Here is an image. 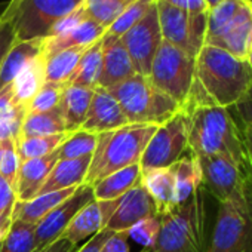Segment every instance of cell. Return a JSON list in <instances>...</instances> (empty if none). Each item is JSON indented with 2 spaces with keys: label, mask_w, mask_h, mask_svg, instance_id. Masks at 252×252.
Listing matches in <instances>:
<instances>
[{
  "label": "cell",
  "mask_w": 252,
  "mask_h": 252,
  "mask_svg": "<svg viewBox=\"0 0 252 252\" xmlns=\"http://www.w3.org/2000/svg\"><path fill=\"white\" fill-rule=\"evenodd\" d=\"M86 18H88V15H86L83 6H82V3H80L73 12H70L68 15L63 17L61 20H58V21L51 27V30H49V33H48L46 37H60V36H64V34L70 33L73 29H76V27H77L80 23H83Z\"/></svg>",
  "instance_id": "cell-43"
},
{
  "label": "cell",
  "mask_w": 252,
  "mask_h": 252,
  "mask_svg": "<svg viewBox=\"0 0 252 252\" xmlns=\"http://www.w3.org/2000/svg\"><path fill=\"white\" fill-rule=\"evenodd\" d=\"M45 37L32 40H14L0 65V89L11 85L20 71L34 58L43 54Z\"/></svg>",
  "instance_id": "cell-19"
},
{
  "label": "cell",
  "mask_w": 252,
  "mask_h": 252,
  "mask_svg": "<svg viewBox=\"0 0 252 252\" xmlns=\"http://www.w3.org/2000/svg\"><path fill=\"white\" fill-rule=\"evenodd\" d=\"M111 231L108 230H101L98 234H95L94 237H91L88 242H85V245L79 246V249L76 252H99L101 246L104 245V242L108 239Z\"/></svg>",
  "instance_id": "cell-49"
},
{
  "label": "cell",
  "mask_w": 252,
  "mask_h": 252,
  "mask_svg": "<svg viewBox=\"0 0 252 252\" xmlns=\"http://www.w3.org/2000/svg\"><path fill=\"white\" fill-rule=\"evenodd\" d=\"M181 110L189 122L190 155L224 156L246 169L242 132L230 108L217 105L196 80Z\"/></svg>",
  "instance_id": "cell-1"
},
{
  "label": "cell",
  "mask_w": 252,
  "mask_h": 252,
  "mask_svg": "<svg viewBox=\"0 0 252 252\" xmlns=\"http://www.w3.org/2000/svg\"><path fill=\"white\" fill-rule=\"evenodd\" d=\"M27 114V107L12 104L6 111L0 114V143L5 140H17Z\"/></svg>",
  "instance_id": "cell-40"
},
{
  "label": "cell",
  "mask_w": 252,
  "mask_h": 252,
  "mask_svg": "<svg viewBox=\"0 0 252 252\" xmlns=\"http://www.w3.org/2000/svg\"><path fill=\"white\" fill-rule=\"evenodd\" d=\"M220 2H221V0H205V3H206L208 9L214 8V6H215V5H218Z\"/></svg>",
  "instance_id": "cell-52"
},
{
  "label": "cell",
  "mask_w": 252,
  "mask_h": 252,
  "mask_svg": "<svg viewBox=\"0 0 252 252\" xmlns=\"http://www.w3.org/2000/svg\"><path fill=\"white\" fill-rule=\"evenodd\" d=\"M18 199L15 189L0 175V240L8 234L14 222V211Z\"/></svg>",
  "instance_id": "cell-37"
},
{
  "label": "cell",
  "mask_w": 252,
  "mask_h": 252,
  "mask_svg": "<svg viewBox=\"0 0 252 252\" xmlns=\"http://www.w3.org/2000/svg\"><path fill=\"white\" fill-rule=\"evenodd\" d=\"M162 39L196 58L205 45L208 12H187L156 0Z\"/></svg>",
  "instance_id": "cell-10"
},
{
  "label": "cell",
  "mask_w": 252,
  "mask_h": 252,
  "mask_svg": "<svg viewBox=\"0 0 252 252\" xmlns=\"http://www.w3.org/2000/svg\"><path fill=\"white\" fill-rule=\"evenodd\" d=\"M245 2L242 0H221L218 5L208 11V27H206V37L217 33L222 26H225L242 8ZM205 37V39H206Z\"/></svg>",
  "instance_id": "cell-39"
},
{
  "label": "cell",
  "mask_w": 252,
  "mask_h": 252,
  "mask_svg": "<svg viewBox=\"0 0 252 252\" xmlns=\"http://www.w3.org/2000/svg\"><path fill=\"white\" fill-rule=\"evenodd\" d=\"M239 125L240 132H242V138H243V146H245V155H246V177L248 181L252 186V129L249 126L245 125Z\"/></svg>",
  "instance_id": "cell-47"
},
{
  "label": "cell",
  "mask_w": 252,
  "mask_h": 252,
  "mask_svg": "<svg viewBox=\"0 0 252 252\" xmlns=\"http://www.w3.org/2000/svg\"><path fill=\"white\" fill-rule=\"evenodd\" d=\"M67 85L58 83H45L40 91L34 95V98L27 105V113H45L57 108L60 105L63 92Z\"/></svg>",
  "instance_id": "cell-38"
},
{
  "label": "cell",
  "mask_w": 252,
  "mask_h": 252,
  "mask_svg": "<svg viewBox=\"0 0 252 252\" xmlns=\"http://www.w3.org/2000/svg\"><path fill=\"white\" fill-rule=\"evenodd\" d=\"M101 230L102 214L99 209V203L96 200H92L76 214V217L71 220V222L68 224L61 237H65L67 240L79 246V243L88 242Z\"/></svg>",
  "instance_id": "cell-27"
},
{
  "label": "cell",
  "mask_w": 252,
  "mask_h": 252,
  "mask_svg": "<svg viewBox=\"0 0 252 252\" xmlns=\"http://www.w3.org/2000/svg\"><path fill=\"white\" fill-rule=\"evenodd\" d=\"M89 48V46H88ZM86 48H68L45 57V79L48 83L68 85Z\"/></svg>",
  "instance_id": "cell-29"
},
{
  "label": "cell",
  "mask_w": 252,
  "mask_h": 252,
  "mask_svg": "<svg viewBox=\"0 0 252 252\" xmlns=\"http://www.w3.org/2000/svg\"><path fill=\"white\" fill-rule=\"evenodd\" d=\"M236 122L252 129V85L246 91V94L230 108Z\"/></svg>",
  "instance_id": "cell-44"
},
{
  "label": "cell",
  "mask_w": 252,
  "mask_h": 252,
  "mask_svg": "<svg viewBox=\"0 0 252 252\" xmlns=\"http://www.w3.org/2000/svg\"><path fill=\"white\" fill-rule=\"evenodd\" d=\"M196 80L217 105L231 108L251 88L252 70L246 60L203 45L196 57Z\"/></svg>",
  "instance_id": "cell-2"
},
{
  "label": "cell",
  "mask_w": 252,
  "mask_h": 252,
  "mask_svg": "<svg viewBox=\"0 0 252 252\" xmlns=\"http://www.w3.org/2000/svg\"><path fill=\"white\" fill-rule=\"evenodd\" d=\"M14 40H15V34L11 24L0 17V65H2V61L6 52L9 51L11 45L14 43Z\"/></svg>",
  "instance_id": "cell-46"
},
{
  "label": "cell",
  "mask_w": 252,
  "mask_h": 252,
  "mask_svg": "<svg viewBox=\"0 0 252 252\" xmlns=\"http://www.w3.org/2000/svg\"><path fill=\"white\" fill-rule=\"evenodd\" d=\"M206 252H252V186L218 203Z\"/></svg>",
  "instance_id": "cell-6"
},
{
  "label": "cell",
  "mask_w": 252,
  "mask_h": 252,
  "mask_svg": "<svg viewBox=\"0 0 252 252\" xmlns=\"http://www.w3.org/2000/svg\"><path fill=\"white\" fill-rule=\"evenodd\" d=\"M128 123L129 122L126 119L120 104L116 101V98L107 89L95 88L86 119L80 129L85 132L99 135L104 132L119 129Z\"/></svg>",
  "instance_id": "cell-16"
},
{
  "label": "cell",
  "mask_w": 252,
  "mask_h": 252,
  "mask_svg": "<svg viewBox=\"0 0 252 252\" xmlns=\"http://www.w3.org/2000/svg\"><path fill=\"white\" fill-rule=\"evenodd\" d=\"M143 181V172L140 165H132L116 171L102 180L92 184V193L95 200H114L126 194Z\"/></svg>",
  "instance_id": "cell-21"
},
{
  "label": "cell",
  "mask_w": 252,
  "mask_h": 252,
  "mask_svg": "<svg viewBox=\"0 0 252 252\" xmlns=\"http://www.w3.org/2000/svg\"><path fill=\"white\" fill-rule=\"evenodd\" d=\"M149 79L159 91L183 105L196 82V58L163 40L152 63Z\"/></svg>",
  "instance_id": "cell-8"
},
{
  "label": "cell",
  "mask_w": 252,
  "mask_h": 252,
  "mask_svg": "<svg viewBox=\"0 0 252 252\" xmlns=\"http://www.w3.org/2000/svg\"><path fill=\"white\" fill-rule=\"evenodd\" d=\"M96 138L98 135L85 132L82 129L71 132L70 137L57 150L58 159H82L92 156L96 147Z\"/></svg>",
  "instance_id": "cell-35"
},
{
  "label": "cell",
  "mask_w": 252,
  "mask_h": 252,
  "mask_svg": "<svg viewBox=\"0 0 252 252\" xmlns=\"http://www.w3.org/2000/svg\"><path fill=\"white\" fill-rule=\"evenodd\" d=\"M155 5H156V0H134V2L120 14V17L108 27L105 33L114 37H120L129 29H132L140 20H143L144 15Z\"/></svg>",
  "instance_id": "cell-36"
},
{
  "label": "cell",
  "mask_w": 252,
  "mask_h": 252,
  "mask_svg": "<svg viewBox=\"0 0 252 252\" xmlns=\"http://www.w3.org/2000/svg\"><path fill=\"white\" fill-rule=\"evenodd\" d=\"M132 2L134 0H83L82 6L89 20L108 30Z\"/></svg>",
  "instance_id": "cell-34"
},
{
  "label": "cell",
  "mask_w": 252,
  "mask_h": 252,
  "mask_svg": "<svg viewBox=\"0 0 252 252\" xmlns=\"http://www.w3.org/2000/svg\"><path fill=\"white\" fill-rule=\"evenodd\" d=\"M17 140H5L2 144V155H0V175H2L14 189L17 186L18 171H20V158L17 153Z\"/></svg>",
  "instance_id": "cell-42"
},
{
  "label": "cell",
  "mask_w": 252,
  "mask_h": 252,
  "mask_svg": "<svg viewBox=\"0 0 252 252\" xmlns=\"http://www.w3.org/2000/svg\"><path fill=\"white\" fill-rule=\"evenodd\" d=\"M79 5L76 0H9L0 17L11 24L15 40H32L46 37L51 27Z\"/></svg>",
  "instance_id": "cell-7"
},
{
  "label": "cell",
  "mask_w": 252,
  "mask_h": 252,
  "mask_svg": "<svg viewBox=\"0 0 252 252\" xmlns=\"http://www.w3.org/2000/svg\"><path fill=\"white\" fill-rule=\"evenodd\" d=\"M156 215H159L156 203L141 181L138 186L120 197V202L107 221L104 230L113 233H126L141 220Z\"/></svg>",
  "instance_id": "cell-15"
},
{
  "label": "cell",
  "mask_w": 252,
  "mask_h": 252,
  "mask_svg": "<svg viewBox=\"0 0 252 252\" xmlns=\"http://www.w3.org/2000/svg\"><path fill=\"white\" fill-rule=\"evenodd\" d=\"M94 199L92 187L88 184H80L74 193L61 202L57 208H54L45 218H42L36 224V240H37V252L58 240L76 214L91 203Z\"/></svg>",
  "instance_id": "cell-13"
},
{
  "label": "cell",
  "mask_w": 252,
  "mask_h": 252,
  "mask_svg": "<svg viewBox=\"0 0 252 252\" xmlns=\"http://www.w3.org/2000/svg\"><path fill=\"white\" fill-rule=\"evenodd\" d=\"M76 2H79V3H82V2H83V0H76Z\"/></svg>",
  "instance_id": "cell-56"
},
{
  "label": "cell",
  "mask_w": 252,
  "mask_h": 252,
  "mask_svg": "<svg viewBox=\"0 0 252 252\" xmlns=\"http://www.w3.org/2000/svg\"><path fill=\"white\" fill-rule=\"evenodd\" d=\"M67 132L60 107L45 113H27L21 126L20 137H48Z\"/></svg>",
  "instance_id": "cell-30"
},
{
  "label": "cell",
  "mask_w": 252,
  "mask_h": 252,
  "mask_svg": "<svg viewBox=\"0 0 252 252\" xmlns=\"http://www.w3.org/2000/svg\"><path fill=\"white\" fill-rule=\"evenodd\" d=\"M160 231L153 248L144 252H206V191L200 187L186 202L159 215Z\"/></svg>",
  "instance_id": "cell-3"
},
{
  "label": "cell",
  "mask_w": 252,
  "mask_h": 252,
  "mask_svg": "<svg viewBox=\"0 0 252 252\" xmlns=\"http://www.w3.org/2000/svg\"><path fill=\"white\" fill-rule=\"evenodd\" d=\"M57 160H58V155L55 152L49 156L24 160L20 163V171L15 186L18 202H27L39 194L40 189L48 180Z\"/></svg>",
  "instance_id": "cell-18"
},
{
  "label": "cell",
  "mask_w": 252,
  "mask_h": 252,
  "mask_svg": "<svg viewBox=\"0 0 252 252\" xmlns=\"http://www.w3.org/2000/svg\"><path fill=\"white\" fill-rule=\"evenodd\" d=\"M92 94L94 89L89 88L76 86V85L65 86L58 107L61 110L67 132H76L82 128L88 114Z\"/></svg>",
  "instance_id": "cell-23"
},
{
  "label": "cell",
  "mask_w": 252,
  "mask_h": 252,
  "mask_svg": "<svg viewBox=\"0 0 252 252\" xmlns=\"http://www.w3.org/2000/svg\"><path fill=\"white\" fill-rule=\"evenodd\" d=\"M0 155H2V144H0Z\"/></svg>",
  "instance_id": "cell-55"
},
{
  "label": "cell",
  "mask_w": 252,
  "mask_h": 252,
  "mask_svg": "<svg viewBox=\"0 0 252 252\" xmlns=\"http://www.w3.org/2000/svg\"><path fill=\"white\" fill-rule=\"evenodd\" d=\"M76 189L77 187L43 193V194H37L36 197H33L27 202H17V206L14 211V220L26 221L30 224H37L54 208H57L67 197H70Z\"/></svg>",
  "instance_id": "cell-25"
},
{
  "label": "cell",
  "mask_w": 252,
  "mask_h": 252,
  "mask_svg": "<svg viewBox=\"0 0 252 252\" xmlns=\"http://www.w3.org/2000/svg\"><path fill=\"white\" fill-rule=\"evenodd\" d=\"M168 5L175 6L178 9L187 11V12H208V6L205 3V0H163Z\"/></svg>",
  "instance_id": "cell-48"
},
{
  "label": "cell",
  "mask_w": 252,
  "mask_h": 252,
  "mask_svg": "<svg viewBox=\"0 0 252 252\" xmlns=\"http://www.w3.org/2000/svg\"><path fill=\"white\" fill-rule=\"evenodd\" d=\"M101 39L95 42L94 45H91L89 48H86L68 85L83 86L89 89L98 88V82H99V76L102 70V40Z\"/></svg>",
  "instance_id": "cell-31"
},
{
  "label": "cell",
  "mask_w": 252,
  "mask_h": 252,
  "mask_svg": "<svg viewBox=\"0 0 252 252\" xmlns=\"http://www.w3.org/2000/svg\"><path fill=\"white\" fill-rule=\"evenodd\" d=\"M205 45L224 49L240 60H246L252 45V3H243L225 26L205 39Z\"/></svg>",
  "instance_id": "cell-14"
},
{
  "label": "cell",
  "mask_w": 252,
  "mask_h": 252,
  "mask_svg": "<svg viewBox=\"0 0 252 252\" xmlns=\"http://www.w3.org/2000/svg\"><path fill=\"white\" fill-rule=\"evenodd\" d=\"M77 249H79L77 245L71 243L65 237H60L58 240H55L54 243H51L49 246H46L39 252H76Z\"/></svg>",
  "instance_id": "cell-50"
},
{
  "label": "cell",
  "mask_w": 252,
  "mask_h": 252,
  "mask_svg": "<svg viewBox=\"0 0 252 252\" xmlns=\"http://www.w3.org/2000/svg\"><path fill=\"white\" fill-rule=\"evenodd\" d=\"M102 70L98 82V88L110 89L114 85L137 74L132 60L125 49L120 37L110 34L102 36Z\"/></svg>",
  "instance_id": "cell-17"
},
{
  "label": "cell",
  "mask_w": 252,
  "mask_h": 252,
  "mask_svg": "<svg viewBox=\"0 0 252 252\" xmlns=\"http://www.w3.org/2000/svg\"><path fill=\"white\" fill-rule=\"evenodd\" d=\"M12 104H15V101H14V88L11 83L0 89V114L6 111Z\"/></svg>",
  "instance_id": "cell-51"
},
{
  "label": "cell",
  "mask_w": 252,
  "mask_h": 252,
  "mask_svg": "<svg viewBox=\"0 0 252 252\" xmlns=\"http://www.w3.org/2000/svg\"><path fill=\"white\" fill-rule=\"evenodd\" d=\"M159 231H160V217L156 215L141 220L140 222H137L126 231V234H128V237L134 239V242L141 245L143 249H150L155 246Z\"/></svg>",
  "instance_id": "cell-41"
},
{
  "label": "cell",
  "mask_w": 252,
  "mask_h": 252,
  "mask_svg": "<svg viewBox=\"0 0 252 252\" xmlns=\"http://www.w3.org/2000/svg\"><path fill=\"white\" fill-rule=\"evenodd\" d=\"M246 61H248V64H249V67H251V70H252V45H251V49H249V52H248Z\"/></svg>",
  "instance_id": "cell-53"
},
{
  "label": "cell",
  "mask_w": 252,
  "mask_h": 252,
  "mask_svg": "<svg viewBox=\"0 0 252 252\" xmlns=\"http://www.w3.org/2000/svg\"><path fill=\"white\" fill-rule=\"evenodd\" d=\"M107 91L120 104L129 123L159 126L181 110V105L159 91L149 76L138 73Z\"/></svg>",
  "instance_id": "cell-5"
},
{
  "label": "cell",
  "mask_w": 252,
  "mask_h": 252,
  "mask_svg": "<svg viewBox=\"0 0 252 252\" xmlns=\"http://www.w3.org/2000/svg\"><path fill=\"white\" fill-rule=\"evenodd\" d=\"M45 83V55L42 54L30 61L14 79L12 88L15 104L27 107Z\"/></svg>",
  "instance_id": "cell-26"
},
{
  "label": "cell",
  "mask_w": 252,
  "mask_h": 252,
  "mask_svg": "<svg viewBox=\"0 0 252 252\" xmlns=\"http://www.w3.org/2000/svg\"><path fill=\"white\" fill-rule=\"evenodd\" d=\"M156 128L155 125L128 123L119 129L99 134L85 184L92 186L116 171L140 165L141 156Z\"/></svg>",
  "instance_id": "cell-4"
},
{
  "label": "cell",
  "mask_w": 252,
  "mask_h": 252,
  "mask_svg": "<svg viewBox=\"0 0 252 252\" xmlns=\"http://www.w3.org/2000/svg\"><path fill=\"white\" fill-rule=\"evenodd\" d=\"M126 233H110L108 239L101 246L99 252H131Z\"/></svg>",
  "instance_id": "cell-45"
},
{
  "label": "cell",
  "mask_w": 252,
  "mask_h": 252,
  "mask_svg": "<svg viewBox=\"0 0 252 252\" xmlns=\"http://www.w3.org/2000/svg\"><path fill=\"white\" fill-rule=\"evenodd\" d=\"M189 152V122L183 110L159 125L140 160L141 172L169 168Z\"/></svg>",
  "instance_id": "cell-9"
},
{
  "label": "cell",
  "mask_w": 252,
  "mask_h": 252,
  "mask_svg": "<svg viewBox=\"0 0 252 252\" xmlns=\"http://www.w3.org/2000/svg\"><path fill=\"white\" fill-rule=\"evenodd\" d=\"M143 186L156 203L159 215L174 209L175 200V181L171 168L155 169L143 174Z\"/></svg>",
  "instance_id": "cell-24"
},
{
  "label": "cell",
  "mask_w": 252,
  "mask_h": 252,
  "mask_svg": "<svg viewBox=\"0 0 252 252\" xmlns=\"http://www.w3.org/2000/svg\"><path fill=\"white\" fill-rule=\"evenodd\" d=\"M70 134L71 132H63V134H57V135L30 137V138L18 137L15 141V146H17V153H18L20 162L39 159V158H45V156L55 153L63 146V143L70 137Z\"/></svg>",
  "instance_id": "cell-32"
},
{
  "label": "cell",
  "mask_w": 252,
  "mask_h": 252,
  "mask_svg": "<svg viewBox=\"0 0 252 252\" xmlns=\"http://www.w3.org/2000/svg\"><path fill=\"white\" fill-rule=\"evenodd\" d=\"M91 158L92 156L82 159H58L39 194L73 189L83 184L89 171Z\"/></svg>",
  "instance_id": "cell-20"
},
{
  "label": "cell",
  "mask_w": 252,
  "mask_h": 252,
  "mask_svg": "<svg viewBox=\"0 0 252 252\" xmlns=\"http://www.w3.org/2000/svg\"><path fill=\"white\" fill-rule=\"evenodd\" d=\"M196 159L202 172V189L218 203L233 197L245 186L246 169L231 159L224 156H202Z\"/></svg>",
  "instance_id": "cell-12"
},
{
  "label": "cell",
  "mask_w": 252,
  "mask_h": 252,
  "mask_svg": "<svg viewBox=\"0 0 252 252\" xmlns=\"http://www.w3.org/2000/svg\"><path fill=\"white\" fill-rule=\"evenodd\" d=\"M242 2H245V3H252V0H242Z\"/></svg>",
  "instance_id": "cell-54"
},
{
  "label": "cell",
  "mask_w": 252,
  "mask_h": 252,
  "mask_svg": "<svg viewBox=\"0 0 252 252\" xmlns=\"http://www.w3.org/2000/svg\"><path fill=\"white\" fill-rule=\"evenodd\" d=\"M120 42L128 51L135 71L138 74L149 76L155 55L163 42L156 5L144 15L143 20L120 36Z\"/></svg>",
  "instance_id": "cell-11"
},
{
  "label": "cell",
  "mask_w": 252,
  "mask_h": 252,
  "mask_svg": "<svg viewBox=\"0 0 252 252\" xmlns=\"http://www.w3.org/2000/svg\"><path fill=\"white\" fill-rule=\"evenodd\" d=\"M175 181L177 205L190 199L196 190L202 187V172L197 159L193 155H186L172 166H169Z\"/></svg>",
  "instance_id": "cell-28"
},
{
  "label": "cell",
  "mask_w": 252,
  "mask_h": 252,
  "mask_svg": "<svg viewBox=\"0 0 252 252\" xmlns=\"http://www.w3.org/2000/svg\"><path fill=\"white\" fill-rule=\"evenodd\" d=\"M0 252H37L36 224L14 220L8 234L0 240Z\"/></svg>",
  "instance_id": "cell-33"
},
{
  "label": "cell",
  "mask_w": 252,
  "mask_h": 252,
  "mask_svg": "<svg viewBox=\"0 0 252 252\" xmlns=\"http://www.w3.org/2000/svg\"><path fill=\"white\" fill-rule=\"evenodd\" d=\"M105 29L96 24L95 21L86 18L83 23H80L76 29H73L70 33L60 36V37H45L43 43V55L48 57L51 54L60 52L63 49L68 48H88L98 42L104 34Z\"/></svg>",
  "instance_id": "cell-22"
},
{
  "label": "cell",
  "mask_w": 252,
  "mask_h": 252,
  "mask_svg": "<svg viewBox=\"0 0 252 252\" xmlns=\"http://www.w3.org/2000/svg\"><path fill=\"white\" fill-rule=\"evenodd\" d=\"M140 252H144V249H143V251H140Z\"/></svg>",
  "instance_id": "cell-57"
}]
</instances>
